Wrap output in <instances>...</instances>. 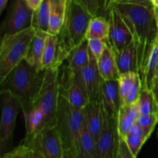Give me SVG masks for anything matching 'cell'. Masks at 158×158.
<instances>
[{
    "label": "cell",
    "instance_id": "20",
    "mask_svg": "<svg viewBox=\"0 0 158 158\" xmlns=\"http://www.w3.org/2000/svg\"><path fill=\"white\" fill-rule=\"evenodd\" d=\"M115 56L120 74L128 72L137 73V51L134 42L120 52L115 53Z\"/></svg>",
    "mask_w": 158,
    "mask_h": 158
},
{
    "label": "cell",
    "instance_id": "14",
    "mask_svg": "<svg viewBox=\"0 0 158 158\" xmlns=\"http://www.w3.org/2000/svg\"><path fill=\"white\" fill-rule=\"evenodd\" d=\"M97 66L103 80H118L120 73L117 66L115 52L109 43L102 55L97 60Z\"/></svg>",
    "mask_w": 158,
    "mask_h": 158
},
{
    "label": "cell",
    "instance_id": "33",
    "mask_svg": "<svg viewBox=\"0 0 158 158\" xmlns=\"http://www.w3.org/2000/svg\"><path fill=\"white\" fill-rule=\"evenodd\" d=\"M80 6L87 10L93 16L98 15V12L101 8V0H75Z\"/></svg>",
    "mask_w": 158,
    "mask_h": 158
},
{
    "label": "cell",
    "instance_id": "21",
    "mask_svg": "<svg viewBox=\"0 0 158 158\" xmlns=\"http://www.w3.org/2000/svg\"><path fill=\"white\" fill-rule=\"evenodd\" d=\"M79 151L80 158H99L97 140L88 130L85 120L80 131Z\"/></svg>",
    "mask_w": 158,
    "mask_h": 158
},
{
    "label": "cell",
    "instance_id": "39",
    "mask_svg": "<svg viewBox=\"0 0 158 158\" xmlns=\"http://www.w3.org/2000/svg\"><path fill=\"white\" fill-rule=\"evenodd\" d=\"M8 2H9V0H0V12L1 13L3 12L5 8L6 7Z\"/></svg>",
    "mask_w": 158,
    "mask_h": 158
},
{
    "label": "cell",
    "instance_id": "35",
    "mask_svg": "<svg viewBox=\"0 0 158 158\" xmlns=\"http://www.w3.org/2000/svg\"><path fill=\"white\" fill-rule=\"evenodd\" d=\"M114 3H125V4L138 5V6H148V7H154L152 0H117Z\"/></svg>",
    "mask_w": 158,
    "mask_h": 158
},
{
    "label": "cell",
    "instance_id": "24",
    "mask_svg": "<svg viewBox=\"0 0 158 158\" xmlns=\"http://www.w3.org/2000/svg\"><path fill=\"white\" fill-rule=\"evenodd\" d=\"M110 22L105 17L93 16L89 22L86 32V40L90 38H97L103 40L109 43Z\"/></svg>",
    "mask_w": 158,
    "mask_h": 158
},
{
    "label": "cell",
    "instance_id": "16",
    "mask_svg": "<svg viewBox=\"0 0 158 158\" xmlns=\"http://www.w3.org/2000/svg\"><path fill=\"white\" fill-rule=\"evenodd\" d=\"M84 120L88 130L97 141L102 123L100 101L89 102L84 108Z\"/></svg>",
    "mask_w": 158,
    "mask_h": 158
},
{
    "label": "cell",
    "instance_id": "25",
    "mask_svg": "<svg viewBox=\"0 0 158 158\" xmlns=\"http://www.w3.org/2000/svg\"><path fill=\"white\" fill-rule=\"evenodd\" d=\"M149 137L143 133L140 127L136 123H134L131 131L125 138L133 157L136 158L137 157L143 145L146 143Z\"/></svg>",
    "mask_w": 158,
    "mask_h": 158
},
{
    "label": "cell",
    "instance_id": "26",
    "mask_svg": "<svg viewBox=\"0 0 158 158\" xmlns=\"http://www.w3.org/2000/svg\"><path fill=\"white\" fill-rule=\"evenodd\" d=\"M2 158H43V157L38 150L23 139L18 146L5 154Z\"/></svg>",
    "mask_w": 158,
    "mask_h": 158
},
{
    "label": "cell",
    "instance_id": "41",
    "mask_svg": "<svg viewBox=\"0 0 158 158\" xmlns=\"http://www.w3.org/2000/svg\"><path fill=\"white\" fill-rule=\"evenodd\" d=\"M157 142H158V127H157Z\"/></svg>",
    "mask_w": 158,
    "mask_h": 158
},
{
    "label": "cell",
    "instance_id": "17",
    "mask_svg": "<svg viewBox=\"0 0 158 158\" xmlns=\"http://www.w3.org/2000/svg\"><path fill=\"white\" fill-rule=\"evenodd\" d=\"M67 0H50L49 33L58 35L64 23Z\"/></svg>",
    "mask_w": 158,
    "mask_h": 158
},
{
    "label": "cell",
    "instance_id": "8",
    "mask_svg": "<svg viewBox=\"0 0 158 158\" xmlns=\"http://www.w3.org/2000/svg\"><path fill=\"white\" fill-rule=\"evenodd\" d=\"M38 150L43 158H65L64 150L56 125L44 126L24 138Z\"/></svg>",
    "mask_w": 158,
    "mask_h": 158
},
{
    "label": "cell",
    "instance_id": "42",
    "mask_svg": "<svg viewBox=\"0 0 158 158\" xmlns=\"http://www.w3.org/2000/svg\"><path fill=\"white\" fill-rule=\"evenodd\" d=\"M157 76H158V69H157Z\"/></svg>",
    "mask_w": 158,
    "mask_h": 158
},
{
    "label": "cell",
    "instance_id": "38",
    "mask_svg": "<svg viewBox=\"0 0 158 158\" xmlns=\"http://www.w3.org/2000/svg\"><path fill=\"white\" fill-rule=\"evenodd\" d=\"M152 90H153V92H154V96H155V98L158 103V76L156 77V79H155V81H154V86H153Z\"/></svg>",
    "mask_w": 158,
    "mask_h": 158
},
{
    "label": "cell",
    "instance_id": "22",
    "mask_svg": "<svg viewBox=\"0 0 158 158\" xmlns=\"http://www.w3.org/2000/svg\"><path fill=\"white\" fill-rule=\"evenodd\" d=\"M58 37L56 35L48 33L45 42L44 50L42 58V69L52 66H61L58 64Z\"/></svg>",
    "mask_w": 158,
    "mask_h": 158
},
{
    "label": "cell",
    "instance_id": "27",
    "mask_svg": "<svg viewBox=\"0 0 158 158\" xmlns=\"http://www.w3.org/2000/svg\"><path fill=\"white\" fill-rule=\"evenodd\" d=\"M137 102L141 115L158 113V103L151 89L141 88Z\"/></svg>",
    "mask_w": 158,
    "mask_h": 158
},
{
    "label": "cell",
    "instance_id": "3",
    "mask_svg": "<svg viewBox=\"0 0 158 158\" xmlns=\"http://www.w3.org/2000/svg\"><path fill=\"white\" fill-rule=\"evenodd\" d=\"M93 15L75 0H67L64 23L58 37V59L62 66L69 52L86 40V32Z\"/></svg>",
    "mask_w": 158,
    "mask_h": 158
},
{
    "label": "cell",
    "instance_id": "29",
    "mask_svg": "<svg viewBox=\"0 0 158 158\" xmlns=\"http://www.w3.org/2000/svg\"><path fill=\"white\" fill-rule=\"evenodd\" d=\"M135 120L130 114L125 105H122L117 118V131L119 137L125 139L135 123Z\"/></svg>",
    "mask_w": 158,
    "mask_h": 158
},
{
    "label": "cell",
    "instance_id": "28",
    "mask_svg": "<svg viewBox=\"0 0 158 158\" xmlns=\"http://www.w3.org/2000/svg\"><path fill=\"white\" fill-rule=\"evenodd\" d=\"M23 115H24L25 123H26V136L34 134L43 127L44 122V115L40 110L37 108H32Z\"/></svg>",
    "mask_w": 158,
    "mask_h": 158
},
{
    "label": "cell",
    "instance_id": "19",
    "mask_svg": "<svg viewBox=\"0 0 158 158\" xmlns=\"http://www.w3.org/2000/svg\"><path fill=\"white\" fill-rule=\"evenodd\" d=\"M68 62V67L75 73L83 69L89 62V49L88 41L86 40L76 48H74L66 58Z\"/></svg>",
    "mask_w": 158,
    "mask_h": 158
},
{
    "label": "cell",
    "instance_id": "32",
    "mask_svg": "<svg viewBox=\"0 0 158 158\" xmlns=\"http://www.w3.org/2000/svg\"><path fill=\"white\" fill-rule=\"evenodd\" d=\"M89 49L97 60L100 58L107 45V42L97 38L87 39Z\"/></svg>",
    "mask_w": 158,
    "mask_h": 158
},
{
    "label": "cell",
    "instance_id": "5",
    "mask_svg": "<svg viewBox=\"0 0 158 158\" xmlns=\"http://www.w3.org/2000/svg\"><path fill=\"white\" fill-rule=\"evenodd\" d=\"M35 32L31 26L17 33L2 35L0 47V83L24 60Z\"/></svg>",
    "mask_w": 158,
    "mask_h": 158
},
{
    "label": "cell",
    "instance_id": "37",
    "mask_svg": "<svg viewBox=\"0 0 158 158\" xmlns=\"http://www.w3.org/2000/svg\"><path fill=\"white\" fill-rule=\"evenodd\" d=\"M117 0H102V6H103V9L104 12H107L108 9L110 8L113 3H114Z\"/></svg>",
    "mask_w": 158,
    "mask_h": 158
},
{
    "label": "cell",
    "instance_id": "4",
    "mask_svg": "<svg viewBox=\"0 0 158 158\" xmlns=\"http://www.w3.org/2000/svg\"><path fill=\"white\" fill-rule=\"evenodd\" d=\"M84 121V109L71 106L60 92L56 116V127L64 150L65 158H80L79 140Z\"/></svg>",
    "mask_w": 158,
    "mask_h": 158
},
{
    "label": "cell",
    "instance_id": "12",
    "mask_svg": "<svg viewBox=\"0 0 158 158\" xmlns=\"http://www.w3.org/2000/svg\"><path fill=\"white\" fill-rule=\"evenodd\" d=\"M109 44L115 53L121 52L133 42V36L129 27L120 13L114 8H110Z\"/></svg>",
    "mask_w": 158,
    "mask_h": 158
},
{
    "label": "cell",
    "instance_id": "2",
    "mask_svg": "<svg viewBox=\"0 0 158 158\" xmlns=\"http://www.w3.org/2000/svg\"><path fill=\"white\" fill-rule=\"evenodd\" d=\"M44 72L23 60L0 83L1 90L9 91L19 100L23 114L33 108Z\"/></svg>",
    "mask_w": 158,
    "mask_h": 158
},
{
    "label": "cell",
    "instance_id": "30",
    "mask_svg": "<svg viewBox=\"0 0 158 158\" xmlns=\"http://www.w3.org/2000/svg\"><path fill=\"white\" fill-rule=\"evenodd\" d=\"M138 77V73L136 72H128L120 74V77L118 78V83L120 97H121L122 105H123L124 100H126L130 90L133 87L136 80Z\"/></svg>",
    "mask_w": 158,
    "mask_h": 158
},
{
    "label": "cell",
    "instance_id": "36",
    "mask_svg": "<svg viewBox=\"0 0 158 158\" xmlns=\"http://www.w3.org/2000/svg\"><path fill=\"white\" fill-rule=\"evenodd\" d=\"M26 1L27 2L28 6L34 11L39 7V6L41 4L43 0H26Z\"/></svg>",
    "mask_w": 158,
    "mask_h": 158
},
{
    "label": "cell",
    "instance_id": "40",
    "mask_svg": "<svg viewBox=\"0 0 158 158\" xmlns=\"http://www.w3.org/2000/svg\"><path fill=\"white\" fill-rule=\"evenodd\" d=\"M152 2L154 7L155 6H158V0H152Z\"/></svg>",
    "mask_w": 158,
    "mask_h": 158
},
{
    "label": "cell",
    "instance_id": "34",
    "mask_svg": "<svg viewBox=\"0 0 158 158\" xmlns=\"http://www.w3.org/2000/svg\"><path fill=\"white\" fill-rule=\"evenodd\" d=\"M140 91H141V82H140V76H139L137 80H136L133 87L130 90L129 94H128L126 100L123 102V105H129L137 101L138 100L139 97H140Z\"/></svg>",
    "mask_w": 158,
    "mask_h": 158
},
{
    "label": "cell",
    "instance_id": "10",
    "mask_svg": "<svg viewBox=\"0 0 158 158\" xmlns=\"http://www.w3.org/2000/svg\"><path fill=\"white\" fill-rule=\"evenodd\" d=\"M100 106L102 113L101 130L97 141L99 158H114L119 137L117 120L109 116L101 103Z\"/></svg>",
    "mask_w": 158,
    "mask_h": 158
},
{
    "label": "cell",
    "instance_id": "1",
    "mask_svg": "<svg viewBox=\"0 0 158 158\" xmlns=\"http://www.w3.org/2000/svg\"><path fill=\"white\" fill-rule=\"evenodd\" d=\"M110 8L115 9L121 15L132 34L137 51V73L140 76L158 35V23L154 7L114 3Z\"/></svg>",
    "mask_w": 158,
    "mask_h": 158
},
{
    "label": "cell",
    "instance_id": "9",
    "mask_svg": "<svg viewBox=\"0 0 158 158\" xmlns=\"http://www.w3.org/2000/svg\"><path fill=\"white\" fill-rule=\"evenodd\" d=\"M73 73V72H72ZM73 80L83 90L89 102L100 101L103 78L97 66V60L89 51V62L80 70L73 73Z\"/></svg>",
    "mask_w": 158,
    "mask_h": 158
},
{
    "label": "cell",
    "instance_id": "15",
    "mask_svg": "<svg viewBox=\"0 0 158 158\" xmlns=\"http://www.w3.org/2000/svg\"><path fill=\"white\" fill-rule=\"evenodd\" d=\"M158 69V35L152 46L143 73L140 76L141 88L153 89Z\"/></svg>",
    "mask_w": 158,
    "mask_h": 158
},
{
    "label": "cell",
    "instance_id": "7",
    "mask_svg": "<svg viewBox=\"0 0 158 158\" xmlns=\"http://www.w3.org/2000/svg\"><path fill=\"white\" fill-rule=\"evenodd\" d=\"M2 115L0 121V154L1 157L9 151L16 117L21 109L19 100L8 90H1Z\"/></svg>",
    "mask_w": 158,
    "mask_h": 158
},
{
    "label": "cell",
    "instance_id": "31",
    "mask_svg": "<svg viewBox=\"0 0 158 158\" xmlns=\"http://www.w3.org/2000/svg\"><path fill=\"white\" fill-rule=\"evenodd\" d=\"M136 123L150 138L158 123V113L140 115Z\"/></svg>",
    "mask_w": 158,
    "mask_h": 158
},
{
    "label": "cell",
    "instance_id": "13",
    "mask_svg": "<svg viewBox=\"0 0 158 158\" xmlns=\"http://www.w3.org/2000/svg\"><path fill=\"white\" fill-rule=\"evenodd\" d=\"M100 103L109 116L117 120L119 110L122 106L118 80H103Z\"/></svg>",
    "mask_w": 158,
    "mask_h": 158
},
{
    "label": "cell",
    "instance_id": "23",
    "mask_svg": "<svg viewBox=\"0 0 158 158\" xmlns=\"http://www.w3.org/2000/svg\"><path fill=\"white\" fill-rule=\"evenodd\" d=\"M50 0H43L35 10L33 11L31 26L36 32L49 33Z\"/></svg>",
    "mask_w": 158,
    "mask_h": 158
},
{
    "label": "cell",
    "instance_id": "6",
    "mask_svg": "<svg viewBox=\"0 0 158 158\" xmlns=\"http://www.w3.org/2000/svg\"><path fill=\"white\" fill-rule=\"evenodd\" d=\"M60 66L45 69L42 85L34 102L33 108L40 110L44 115L43 127L56 125V116L60 94Z\"/></svg>",
    "mask_w": 158,
    "mask_h": 158
},
{
    "label": "cell",
    "instance_id": "18",
    "mask_svg": "<svg viewBox=\"0 0 158 158\" xmlns=\"http://www.w3.org/2000/svg\"><path fill=\"white\" fill-rule=\"evenodd\" d=\"M47 34L42 32H35L24 59L31 66L39 69H42V58Z\"/></svg>",
    "mask_w": 158,
    "mask_h": 158
},
{
    "label": "cell",
    "instance_id": "11",
    "mask_svg": "<svg viewBox=\"0 0 158 158\" xmlns=\"http://www.w3.org/2000/svg\"><path fill=\"white\" fill-rule=\"evenodd\" d=\"M33 10L26 0H14L2 28L3 35L15 34L31 26Z\"/></svg>",
    "mask_w": 158,
    "mask_h": 158
}]
</instances>
